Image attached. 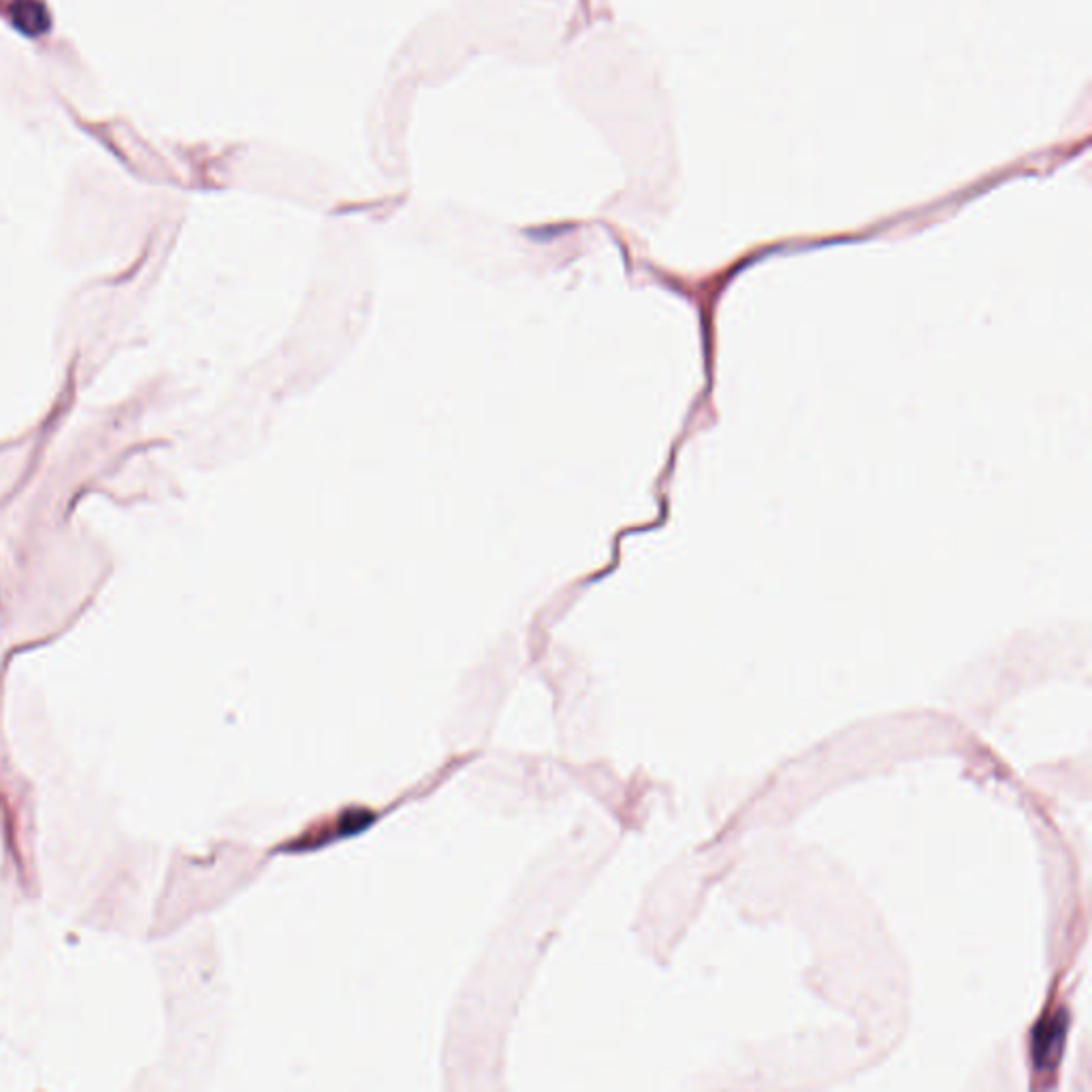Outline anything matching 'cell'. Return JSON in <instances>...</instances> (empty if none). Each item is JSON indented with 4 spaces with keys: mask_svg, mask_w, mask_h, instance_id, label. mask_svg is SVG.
<instances>
[{
    "mask_svg": "<svg viewBox=\"0 0 1092 1092\" xmlns=\"http://www.w3.org/2000/svg\"><path fill=\"white\" fill-rule=\"evenodd\" d=\"M1067 1024H1069L1067 1013L1060 1010L1048 1013L1046 1018H1041L1040 1022H1037L1035 1030H1032L1030 1052L1035 1069L1040 1073H1052L1056 1065H1059L1062 1046H1065Z\"/></svg>",
    "mask_w": 1092,
    "mask_h": 1092,
    "instance_id": "cell-1",
    "label": "cell"
},
{
    "mask_svg": "<svg viewBox=\"0 0 1092 1092\" xmlns=\"http://www.w3.org/2000/svg\"><path fill=\"white\" fill-rule=\"evenodd\" d=\"M15 26L28 34H41L47 28V14L34 3H22L14 11Z\"/></svg>",
    "mask_w": 1092,
    "mask_h": 1092,
    "instance_id": "cell-2",
    "label": "cell"
}]
</instances>
